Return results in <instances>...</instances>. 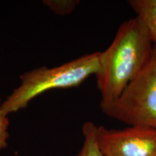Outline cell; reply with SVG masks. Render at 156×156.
Wrapping results in <instances>:
<instances>
[{"mask_svg": "<svg viewBox=\"0 0 156 156\" xmlns=\"http://www.w3.org/2000/svg\"><path fill=\"white\" fill-rule=\"evenodd\" d=\"M154 44L136 17L119 27L110 46L101 51L100 69L95 75L101 95L100 106L116 100L151 59Z\"/></svg>", "mask_w": 156, "mask_h": 156, "instance_id": "6da1fadb", "label": "cell"}, {"mask_svg": "<svg viewBox=\"0 0 156 156\" xmlns=\"http://www.w3.org/2000/svg\"><path fill=\"white\" fill-rule=\"evenodd\" d=\"M101 51L85 54L58 67L46 66L20 76V85L2 103L7 116L26 108L33 99L51 90L77 87L100 69Z\"/></svg>", "mask_w": 156, "mask_h": 156, "instance_id": "7a4b0ae2", "label": "cell"}, {"mask_svg": "<svg viewBox=\"0 0 156 156\" xmlns=\"http://www.w3.org/2000/svg\"><path fill=\"white\" fill-rule=\"evenodd\" d=\"M100 106L106 116L129 126L156 128V45L150 61L120 96Z\"/></svg>", "mask_w": 156, "mask_h": 156, "instance_id": "3957f363", "label": "cell"}, {"mask_svg": "<svg viewBox=\"0 0 156 156\" xmlns=\"http://www.w3.org/2000/svg\"><path fill=\"white\" fill-rule=\"evenodd\" d=\"M97 141L104 156H156V128L136 125L115 129L99 126Z\"/></svg>", "mask_w": 156, "mask_h": 156, "instance_id": "277c9868", "label": "cell"}, {"mask_svg": "<svg viewBox=\"0 0 156 156\" xmlns=\"http://www.w3.org/2000/svg\"><path fill=\"white\" fill-rule=\"evenodd\" d=\"M128 4L156 45V0H129Z\"/></svg>", "mask_w": 156, "mask_h": 156, "instance_id": "5b68a950", "label": "cell"}, {"mask_svg": "<svg viewBox=\"0 0 156 156\" xmlns=\"http://www.w3.org/2000/svg\"><path fill=\"white\" fill-rule=\"evenodd\" d=\"M98 126L92 122L84 123L82 132L84 136L83 145L76 156H104L97 141Z\"/></svg>", "mask_w": 156, "mask_h": 156, "instance_id": "8992f818", "label": "cell"}, {"mask_svg": "<svg viewBox=\"0 0 156 156\" xmlns=\"http://www.w3.org/2000/svg\"><path fill=\"white\" fill-rule=\"evenodd\" d=\"M50 9L58 15L71 14L80 4L78 0H46L44 1Z\"/></svg>", "mask_w": 156, "mask_h": 156, "instance_id": "52a82bcc", "label": "cell"}, {"mask_svg": "<svg viewBox=\"0 0 156 156\" xmlns=\"http://www.w3.org/2000/svg\"><path fill=\"white\" fill-rule=\"evenodd\" d=\"M9 124L8 117L4 114L0 101V153L7 147V140L9 138Z\"/></svg>", "mask_w": 156, "mask_h": 156, "instance_id": "ba28073f", "label": "cell"}]
</instances>
